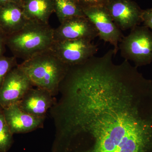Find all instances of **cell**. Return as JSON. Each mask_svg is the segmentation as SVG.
Segmentation results:
<instances>
[{
	"label": "cell",
	"mask_w": 152,
	"mask_h": 152,
	"mask_svg": "<svg viewBox=\"0 0 152 152\" xmlns=\"http://www.w3.org/2000/svg\"><path fill=\"white\" fill-rule=\"evenodd\" d=\"M61 152H152V124L107 110L93 115L80 133L61 140Z\"/></svg>",
	"instance_id": "obj_1"
},
{
	"label": "cell",
	"mask_w": 152,
	"mask_h": 152,
	"mask_svg": "<svg viewBox=\"0 0 152 152\" xmlns=\"http://www.w3.org/2000/svg\"><path fill=\"white\" fill-rule=\"evenodd\" d=\"M33 86L54 94L69 69L50 49L42 52L18 64Z\"/></svg>",
	"instance_id": "obj_2"
},
{
	"label": "cell",
	"mask_w": 152,
	"mask_h": 152,
	"mask_svg": "<svg viewBox=\"0 0 152 152\" xmlns=\"http://www.w3.org/2000/svg\"><path fill=\"white\" fill-rule=\"evenodd\" d=\"M53 31L49 24L28 20L21 29L6 36V45L13 56L26 61L50 48Z\"/></svg>",
	"instance_id": "obj_3"
},
{
	"label": "cell",
	"mask_w": 152,
	"mask_h": 152,
	"mask_svg": "<svg viewBox=\"0 0 152 152\" xmlns=\"http://www.w3.org/2000/svg\"><path fill=\"white\" fill-rule=\"evenodd\" d=\"M121 56L136 67L147 65L152 61V31L145 26H137L131 30L119 44Z\"/></svg>",
	"instance_id": "obj_4"
},
{
	"label": "cell",
	"mask_w": 152,
	"mask_h": 152,
	"mask_svg": "<svg viewBox=\"0 0 152 152\" xmlns=\"http://www.w3.org/2000/svg\"><path fill=\"white\" fill-rule=\"evenodd\" d=\"M92 41L83 39L54 41L50 49L67 65H78L86 62L97 53V46Z\"/></svg>",
	"instance_id": "obj_5"
},
{
	"label": "cell",
	"mask_w": 152,
	"mask_h": 152,
	"mask_svg": "<svg viewBox=\"0 0 152 152\" xmlns=\"http://www.w3.org/2000/svg\"><path fill=\"white\" fill-rule=\"evenodd\" d=\"M85 16L92 22L97 31L98 37L113 46L115 56L119 50V44L124 36L121 30L112 20L104 6L84 8Z\"/></svg>",
	"instance_id": "obj_6"
},
{
	"label": "cell",
	"mask_w": 152,
	"mask_h": 152,
	"mask_svg": "<svg viewBox=\"0 0 152 152\" xmlns=\"http://www.w3.org/2000/svg\"><path fill=\"white\" fill-rule=\"evenodd\" d=\"M32 87L27 76L18 65L7 74L0 86V107L4 109L18 103Z\"/></svg>",
	"instance_id": "obj_7"
},
{
	"label": "cell",
	"mask_w": 152,
	"mask_h": 152,
	"mask_svg": "<svg viewBox=\"0 0 152 152\" xmlns=\"http://www.w3.org/2000/svg\"><path fill=\"white\" fill-rule=\"evenodd\" d=\"M104 7L121 31L132 29L142 23L143 10L132 0H110Z\"/></svg>",
	"instance_id": "obj_8"
},
{
	"label": "cell",
	"mask_w": 152,
	"mask_h": 152,
	"mask_svg": "<svg viewBox=\"0 0 152 152\" xmlns=\"http://www.w3.org/2000/svg\"><path fill=\"white\" fill-rule=\"evenodd\" d=\"M53 37L55 42L82 39L92 41L98 37V33L87 17H77L61 23L54 29Z\"/></svg>",
	"instance_id": "obj_9"
},
{
	"label": "cell",
	"mask_w": 152,
	"mask_h": 152,
	"mask_svg": "<svg viewBox=\"0 0 152 152\" xmlns=\"http://www.w3.org/2000/svg\"><path fill=\"white\" fill-rule=\"evenodd\" d=\"M3 110L6 121L13 134L31 132L43 125L44 118L23 111L18 104L11 105Z\"/></svg>",
	"instance_id": "obj_10"
},
{
	"label": "cell",
	"mask_w": 152,
	"mask_h": 152,
	"mask_svg": "<svg viewBox=\"0 0 152 152\" xmlns=\"http://www.w3.org/2000/svg\"><path fill=\"white\" fill-rule=\"evenodd\" d=\"M53 103L51 93L40 88H33L32 87L24 95L18 104L25 113L44 119Z\"/></svg>",
	"instance_id": "obj_11"
},
{
	"label": "cell",
	"mask_w": 152,
	"mask_h": 152,
	"mask_svg": "<svg viewBox=\"0 0 152 152\" xmlns=\"http://www.w3.org/2000/svg\"><path fill=\"white\" fill-rule=\"evenodd\" d=\"M28 21L21 4L10 3L0 6V31L6 36L18 31Z\"/></svg>",
	"instance_id": "obj_12"
},
{
	"label": "cell",
	"mask_w": 152,
	"mask_h": 152,
	"mask_svg": "<svg viewBox=\"0 0 152 152\" xmlns=\"http://www.w3.org/2000/svg\"><path fill=\"white\" fill-rule=\"evenodd\" d=\"M21 6L28 20L45 24L54 12L53 0H23Z\"/></svg>",
	"instance_id": "obj_13"
},
{
	"label": "cell",
	"mask_w": 152,
	"mask_h": 152,
	"mask_svg": "<svg viewBox=\"0 0 152 152\" xmlns=\"http://www.w3.org/2000/svg\"><path fill=\"white\" fill-rule=\"evenodd\" d=\"M53 2L60 23L75 17L85 16L83 9L75 0H53Z\"/></svg>",
	"instance_id": "obj_14"
},
{
	"label": "cell",
	"mask_w": 152,
	"mask_h": 152,
	"mask_svg": "<svg viewBox=\"0 0 152 152\" xmlns=\"http://www.w3.org/2000/svg\"><path fill=\"white\" fill-rule=\"evenodd\" d=\"M13 135L0 107V152L8 151L12 144Z\"/></svg>",
	"instance_id": "obj_15"
},
{
	"label": "cell",
	"mask_w": 152,
	"mask_h": 152,
	"mask_svg": "<svg viewBox=\"0 0 152 152\" xmlns=\"http://www.w3.org/2000/svg\"><path fill=\"white\" fill-rule=\"evenodd\" d=\"M18 65L17 58L13 56L0 58V86L7 74Z\"/></svg>",
	"instance_id": "obj_16"
},
{
	"label": "cell",
	"mask_w": 152,
	"mask_h": 152,
	"mask_svg": "<svg viewBox=\"0 0 152 152\" xmlns=\"http://www.w3.org/2000/svg\"><path fill=\"white\" fill-rule=\"evenodd\" d=\"M82 8L97 6H105L110 0H75Z\"/></svg>",
	"instance_id": "obj_17"
},
{
	"label": "cell",
	"mask_w": 152,
	"mask_h": 152,
	"mask_svg": "<svg viewBox=\"0 0 152 152\" xmlns=\"http://www.w3.org/2000/svg\"><path fill=\"white\" fill-rule=\"evenodd\" d=\"M142 19L144 26L152 31V8L143 10Z\"/></svg>",
	"instance_id": "obj_18"
},
{
	"label": "cell",
	"mask_w": 152,
	"mask_h": 152,
	"mask_svg": "<svg viewBox=\"0 0 152 152\" xmlns=\"http://www.w3.org/2000/svg\"><path fill=\"white\" fill-rule=\"evenodd\" d=\"M6 36L0 31V58L4 56L6 52Z\"/></svg>",
	"instance_id": "obj_19"
},
{
	"label": "cell",
	"mask_w": 152,
	"mask_h": 152,
	"mask_svg": "<svg viewBox=\"0 0 152 152\" xmlns=\"http://www.w3.org/2000/svg\"><path fill=\"white\" fill-rule=\"evenodd\" d=\"M23 0H0V6L8 4V3H14L21 4Z\"/></svg>",
	"instance_id": "obj_20"
}]
</instances>
